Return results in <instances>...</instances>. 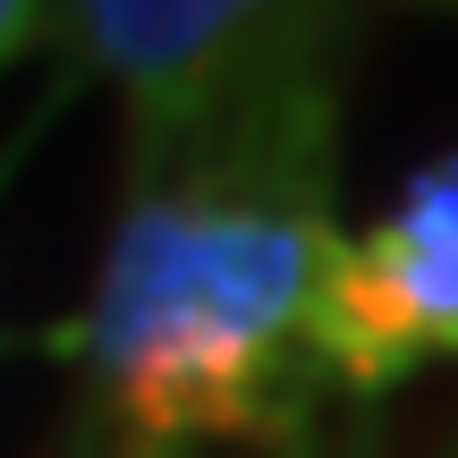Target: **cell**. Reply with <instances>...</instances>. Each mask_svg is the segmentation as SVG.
I'll use <instances>...</instances> for the list:
<instances>
[{"instance_id":"1","label":"cell","mask_w":458,"mask_h":458,"mask_svg":"<svg viewBox=\"0 0 458 458\" xmlns=\"http://www.w3.org/2000/svg\"><path fill=\"white\" fill-rule=\"evenodd\" d=\"M331 229L238 196H136L85 314V357L136 433L255 416V357L289 340Z\"/></svg>"},{"instance_id":"2","label":"cell","mask_w":458,"mask_h":458,"mask_svg":"<svg viewBox=\"0 0 458 458\" xmlns=\"http://www.w3.org/2000/svg\"><path fill=\"white\" fill-rule=\"evenodd\" d=\"M314 348L357 391L416 374L425 357H458V145L408 170L391 221L365 246H323L314 297L297 314Z\"/></svg>"},{"instance_id":"3","label":"cell","mask_w":458,"mask_h":458,"mask_svg":"<svg viewBox=\"0 0 458 458\" xmlns=\"http://www.w3.org/2000/svg\"><path fill=\"white\" fill-rule=\"evenodd\" d=\"M272 9L280 0H77L94 60L111 77H128V94L153 111V128L187 119V102L213 85V68Z\"/></svg>"},{"instance_id":"4","label":"cell","mask_w":458,"mask_h":458,"mask_svg":"<svg viewBox=\"0 0 458 458\" xmlns=\"http://www.w3.org/2000/svg\"><path fill=\"white\" fill-rule=\"evenodd\" d=\"M280 442L289 458H374V391H357L348 374H314L280 408Z\"/></svg>"},{"instance_id":"5","label":"cell","mask_w":458,"mask_h":458,"mask_svg":"<svg viewBox=\"0 0 458 458\" xmlns=\"http://www.w3.org/2000/svg\"><path fill=\"white\" fill-rule=\"evenodd\" d=\"M128 458H289L272 416H213V425H179V433H136Z\"/></svg>"},{"instance_id":"6","label":"cell","mask_w":458,"mask_h":458,"mask_svg":"<svg viewBox=\"0 0 458 458\" xmlns=\"http://www.w3.org/2000/svg\"><path fill=\"white\" fill-rule=\"evenodd\" d=\"M26 17H34V0H0V51L26 34Z\"/></svg>"}]
</instances>
